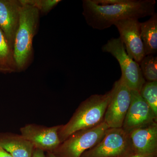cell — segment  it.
<instances>
[{
	"label": "cell",
	"mask_w": 157,
	"mask_h": 157,
	"mask_svg": "<svg viewBox=\"0 0 157 157\" xmlns=\"http://www.w3.org/2000/svg\"><path fill=\"white\" fill-rule=\"evenodd\" d=\"M155 0H83L82 14L90 26L102 30L119 21L151 16Z\"/></svg>",
	"instance_id": "obj_1"
},
{
	"label": "cell",
	"mask_w": 157,
	"mask_h": 157,
	"mask_svg": "<svg viewBox=\"0 0 157 157\" xmlns=\"http://www.w3.org/2000/svg\"><path fill=\"white\" fill-rule=\"evenodd\" d=\"M21 9L19 26L14 39L13 51L17 72L25 71L34 58L33 40L39 29L40 15L36 8L24 0Z\"/></svg>",
	"instance_id": "obj_2"
},
{
	"label": "cell",
	"mask_w": 157,
	"mask_h": 157,
	"mask_svg": "<svg viewBox=\"0 0 157 157\" xmlns=\"http://www.w3.org/2000/svg\"><path fill=\"white\" fill-rule=\"evenodd\" d=\"M112 90L104 94H94L82 102L70 121L61 126L58 135L61 143L75 132L91 128L104 121Z\"/></svg>",
	"instance_id": "obj_3"
},
{
	"label": "cell",
	"mask_w": 157,
	"mask_h": 157,
	"mask_svg": "<svg viewBox=\"0 0 157 157\" xmlns=\"http://www.w3.org/2000/svg\"><path fill=\"white\" fill-rule=\"evenodd\" d=\"M103 52L112 55L120 66L121 78L131 90L140 92L145 80L140 70V65L127 53L124 45L120 38H112L102 48Z\"/></svg>",
	"instance_id": "obj_4"
},
{
	"label": "cell",
	"mask_w": 157,
	"mask_h": 157,
	"mask_svg": "<svg viewBox=\"0 0 157 157\" xmlns=\"http://www.w3.org/2000/svg\"><path fill=\"white\" fill-rule=\"evenodd\" d=\"M109 127L104 121L91 128L73 133L56 149L59 157H81L103 139Z\"/></svg>",
	"instance_id": "obj_5"
},
{
	"label": "cell",
	"mask_w": 157,
	"mask_h": 157,
	"mask_svg": "<svg viewBox=\"0 0 157 157\" xmlns=\"http://www.w3.org/2000/svg\"><path fill=\"white\" fill-rule=\"evenodd\" d=\"M132 149L129 133L121 128H109L102 140L81 157H122Z\"/></svg>",
	"instance_id": "obj_6"
},
{
	"label": "cell",
	"mask_w": 157,
	"mask_h": 157,
	"mask_svg": "<svg viewBox=\"0 0 157 157\" xmlns=\"http://www.w3.org/2000/svg\"><path fill=\"white\" fill-rule=\"evenodd\" d=\"M111 90L104 121L109 128H121L131 104V90L121 78L114 82Z\"/></svg>",
	"instance_id": "obj_7"
},
{
	"label": "cell",
	"mask_w": 157,
	"mask_h": 157,
	"mask_svg": "<svg viewBox=\"0 0 157 157\" xmlns=\"http://www.w3.org/2000/svg\"><path fill=\"white\" fill-rule=\"evenodd\" d=\"M127 53L138 64L145 56V49L140 35V22L136 18H127L114 23Z\"/></svg>",
	"instance_id": "obj_8"
},
{
	"label": "cell",
	"mask_w": 157,
	"mask_h": 157,
	"mask_svg": "<svg viewBox=\"0 0 157 157\" xmlns=\"http://www.w3.org/2000/svg\"><path fill=\"white\" fill-rule=\"evenodd\" d=\"M157 117L139 91L131 90V102L122 128L128 133L138 127L157 122Z\"/></svg>",
	"instance_id": "obj_9"
},
{
	"label": "cell",
	"mask_w": 157,
	"mask_h": 157,
	"mask_svg": "<svg viewBox=\"0 0 157 157\" xmlns=\"http://www.w3.org/2000/svg\"><path fill=\"white\" fill-rule=\"evenodd\" d=\"M133 151L147 157H157V123L153 122L129 132Z\"/></svg>",
	"instance_id": "obj_10"
},
{
	"label": "cell",
	"mask_w": 157,
	"mask_h": 157,
	"mask_svg": "<svg viewBox=\"0 0 157 157\" xmlns=\"http://www.w3.org/2000/svg\"><path fill=\"white\" fill-rule=\"evenodd\" d=\"M21 6V0H0V29L13 49Z\"/></svg>",
	"instance_id": "obj_11"
},
{
	"label": "cell",
	"mask_w": 157,
	"mask_h": 157,
	"mask_svg": "<svg viewBox=\"0 0 157 157\" xmlns=\"http://www.w3.org/2000/svg\"><path fill=\"white\" fill-rule=\"evenodd\" d=\"M61 126L43 128L29 125L21 128V136L29 140L37 149L52 150L61 144L58 132Z\"/></svg>",
	"instance_id": "obj_12"
},
{
	"label": "cell",
	"mask_w": 157,
	"mask_h": 157,
	"mask_svg": "<svg viewBox=\"0 0 157 157\" xmlns=\"http://www.w3.org/2000/svg\"><path fill=\"white\" fill-rule=\"evenodd\" d=\"M0 146L13 157H32L34 146L22 136L0 135Z\"/></svg>",
	"instance_id": "obj_13"
},
{
	"label": "cell",
	"mask_w": 157,
	"mask_h": 157,
	"mask_svg": "<svg viewBox=\"0 0 157 157\" xmlns=\"http://www.w3.org/2000/svg\"><path fill=\"white\" fill-rule=\"evenodd\" d=\"M140 35L146 56L157 52V14L155 13L146 21L140 22Z\"/></svg>",
	"instance_id": "obj_14"
},
{
	"label": "cell",
	"mask_w": 157,
	"mask_h": 157,
	"mask_svg": "<svg viewBox=\"0 0 157 157\" xmlns=\"http://www.w3.org/2000/svg\"><path fill=\"white\" fill-rule=\"evenodd\" d=\"M17 72L14 51L0 29V73Z\"/></svg>",
	"instance_id": "obj_15"
},
{
	"label": "cell",
	"mask_w": 157,
	"mask_h": 157,
	"mask_svg": "<svg viewBox=\"0 0 157 157\" xmlns=\"http://www.w3.org/2000/svg\"><path fill=\"white\" fill-rule=\"evenodd\" d=\"M144 79L147 82L157 81V58L152 55L146 56L139 63Z\"/></svg>",
	"instance_id": "obj_16"
},
{
	"label": "cell",
	"mask_w": 157,
	"mask_h": 157,
	"mask_svg": "<svg viewBox=\"0 0 157 157\" xmlns=\"http://www.w3.org/2000/svg\"><path fill=\"white\" fill-rule=\"evenodd\" d=\"M139 93L157 117V81L145 82Z\"/></svg>",
	"instance_id": "obj_17"
},
{
	"label": "cell",
	"mask_w": 157,
	"mask_h": 157,
	"mask_svg": "<svg viewBox=\"0 0 157 157\" xmlns=\"http://www.w3.org/2000/svg\"><path fill=\"white\" fill-rule=\"evenodd\" d=\"M38 10L40 15H46L59 4L60 0H24Z\"/></svg>",
	"instance_id": "obj_18"
},
{
	"label": "cell",
	"mask_w": 157,
	"mask_h": 157,
	"mask_svg": "<svg viewBox=\"0 0 157 157\" xmlns=\"http://www.w3.org/2000/svg\"><path fill=\"white\" fill-rule=\"evenodd\" d=\"M147 157L144 156L142 155L139 154L135 152V151H133L132 150L128 152L126 154L124 155L123 157Z\"/></svg>",
	"instance_id": "obj_19"
},
{
	"label": "cell",
	"mask_w": 157,
	"mask_h": 157,
	"mask_svg": "<svg viewBox=\"0 0 157 157\" xmlns=\"http://www.w3.org/2000/svg\"><path fill=\"white\" fill-rule=\"evenodd\" d=\"M32 157H45L43 150L37 149L33 152Z\"/></svg>",
	"instance_id": "obj_20"
},
{
	"label": "cell",
	"mask_w": 157,
	"mask_h": 157,
	"mask_svg": "<svg viewBox=\"0 0 157 157\" xmlns=\"http://www.w3.org/2000/svg\"><path fill=\"white\" fill-rule=\"evenodd\" d=\"M0 157H13L8 152L0 146Z\"/></svg>",
	"instance_id": "obj_21"
},
{
	"label": "cell",
	"mask_w": 157,
	"mask_h": 157,
	"mask_svg": "<svg viewBox=\"0 0 157 157\" xmlns=\"http://www.w3.org/2000/svg\"><path fill=\"white\" fill-rule=\"evenodd\" d=\"M49 157H57L56 155L50 153L49 154Z\"/></svg>",
	"instance_id": "obj_22"
}]
</instances>
